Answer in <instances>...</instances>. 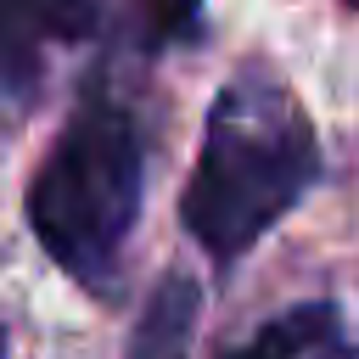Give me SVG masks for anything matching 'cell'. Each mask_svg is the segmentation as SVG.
<instances>
[{"mask_svg": "<svg viewBox=\"0 0 359 359\" xmlns=\"http://www.w3.org/2000/svg\"><path fill=\"white\" fill-rule=\"evenodd\" d=\"M314 180H320L314 123L275 73L247 67L208 107L180 219L213 264H236L303 202Z\"/></svg>", "mask_w": 359, "mask_h": 359, "instance_id": "cell-1", "label": "cell"}, {"mask_svg": "<svg viewBox=\"0 0 359 359\" xmlns=\"http://www.w3.org/2000/svg\"><path fill=\"white\" fill-rule=\"evenodd\" d=\"M140 191H146L140 123L107 90H84V101L73 107V118L62 123L50 157L28 185V224L39 247L79 286L107 292L140 219Z\"/></svg>", "mask_w": 359, "mask_h": 359, "instance_id": "cell-2", "label": "cell"}, {"mask_svg": "<svg viewBox=\"0 0 359 359\" xmlns=\"http://www.w3.org/2000/svg\"><path fill=\"white\" fill-rule=\"evenodd\" d=\"M95 34V0H0V95L34 101L45 56Z\"/></svg>", "mask_w": 359, "mask_h": 359, "instance_id": "cell-3", "label": "cell"}, {"mask_svg": "<svg viewBox=\"0 0 359 359\" xmlns=\"http://www.w3.org/2000/svg\"><path fill=\"white\" fill-rule=\"evenodd\" d=\"M196 314H202V286L185 269H168L135 320L129 359H185L196 337Z\"/></svg>", "mask_w": 359, "mask_h": 359, "instance_id": "cell-4", "label": "cell"}, {"mask_svg": "<svg viewBox=\"0 0 359 359\" xmlns=\"http://www.w3.org/2000/svg\"><path fill=\"white\" fill-rule=\"evenodd\" d=\"M224 359H353V348H348L331 303H303V309H286L280 320H269L241 348H230Z\"/></svg>", "mask_w": 359, "mask_h": 359, "instance_id": "cell-5", "label": "cell"}, {"mask_svg": "<svg viewBox=\"0 0 359 359\" xmlns=\"http://www.w3.org/2000/svg\"><path fill=\"white\" fill-rule=\"evenodd\" d=\"M135 17H140V28H146L151 45H174V39L196 34L202 0H135Z\"/></svg>", "mask_w": 359, "mask_h": 359, "instance_id": "cell-6", "label": "cell"}, {"mask_svg": "<svg viewBox=\"0 0 359 359\" xmlns=\"http://www.w3.org/2000/svg\"><path fill=\"white\" fill-rule=\"evenodd\" d=\"M348 6H359V0H348Z\"/></svg>", "mask_w": 359, "mask_h": 359, "instance_id": "cell-7", "label": "cell"}]
</instances>
